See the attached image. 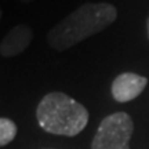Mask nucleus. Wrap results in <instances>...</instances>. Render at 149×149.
Listing matches in <instances>:
<instances>
[{
    "label": "nucleus",
    "mask_w": 149,
    "mask_h": 149,
    "mask_svg": "<svg viewBox=\"0 0 149 149\" xmlns=\"http://www.w3.org/2000/svg\"><path fill=\"white\" fill-rule=\"evenodd\" d=\"M148 79L133 72L119 74L112 83V97L117 102H128L135 100L145 90Z\"/></svg>",
    "instance_id": "20e7f679"
},
{
    "label": "nucleus",
    "mask_w": 149,
    "mask_h": 149,
    "mask_svg": "<svg viewBox=\"0 0 149 149\" xmlns=\"http://www.w3.org/2000/svg\"><path fill=\"white\" fill-rule=\"evenodd\" d=\"M39 126L54 135L74 137L86 128L88 111L80 102L61 91L48 93L36 109Z\"/></svg>",
    "instance_id": "f03ea898"
},
{
    "label": "nucleus",
    "mask_w": 149,
    "mask_h": 149,
    "mask_svg": "<svg viewBox=\"0 0 149 149\" xmlns=\"http://www.w3.org/2000/svg\"><path fill=\"white\" fill-rule=\"evenodd\" d=\"M17 135V126L15 123L7 119L0 117V146L10 144Z\"/></svg>",
    "instance_id": "423d86ee"
},
{
    "label": "nucleus",
    "mask_w": 149,
    "mask_h": 149,
    "mask_svg": "<svg viewBox=\"0 0 149 149\" xmlns=\"http://www.w3.org/2000/svg\"><path fill=\"white\" fill-rule=\"evenodd\" d=\"M21 3H25V4H29V3H32V1H35V0H19Z\"/></svg>",
    "instance_id": "0eeeda50"
},
{
    "label": "nucleus",
    "mask_w": 149,
    "mask_h": 149,
    "mask_svg": "<svg viewBox=\"0 0 149 149\" xmlns=\"http://www.w3.org/2000/svg\"><path fill=\"white\" fill-rule=\"evenodd\" d=\"M33 40V31L28 25H17L4 36L0 43V54L6 58L15 57L22 51H25L26 47Z\"/></svg>",
    "instance_id": "39448f33"
},
{
    "label": "nucleus",
    "mask_w": 149,
    "mask_h": 149,
    "mask_svg": "<svg viewBox=\"0 0 149 149\" xmlns=\"http://www.w3.org/2000/svg\"><path fill=\"white\" fill-rule=\"evenodd\" d=\"M1 15H3V13H1V10H0V19H1Z\"/></svg>",
    "instance_id": "1a4fd4ad"
},
{
    "label": "nucleus",
    "mask_w": 149,
    "mask_h": 149,
    "mask_svg": "<svg viewBox=\"0 0 149 149\" xmlns=\"http://www.w3.org/2000/svg\"><path fill=\"white\" fill-rule=\"evenodd\" d=\"M146 29H148V37H149V17H148V19H146Z\"/></svg>",
    "instance_id": "6e6552de"
},
{
    "label": "nucleus",
    "mask_w": 149,
    "mask_h": 149,
    "mask_svg": "<svg viewBox=\"0 0 149 149\" xmlns=\"http://www.w3.org/2000/svg\"><path fill=\"white\" fill-rule=\"evenodd\" d=\"M134 123L126 112H116L101 122L91 142V149H130Z\"/></svg>",
    "instance_id": "7ed1b4c3"
},
{
    "label": "nucleus",
    "mask_w": 149,
    "mask_h": 149,
    "mask_svg": "<svg viewBox=\"0 0 149 149\" xmlns=\"http://www.w3.org/2000/svg\"><path fill=\"white\" fill-rule=\"evenodd\" d=\"M117 10L109 3H84L50 29L48 46L55 51H65L87 37L102 32L112 25Z\"/></svg>",
    "instance_id": "f257e3e1"
}]
</instances>
